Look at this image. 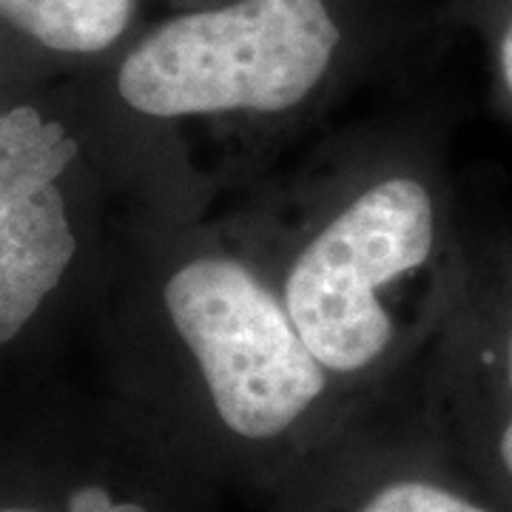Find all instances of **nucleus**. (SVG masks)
<instances>
[{
  "label": "nucleus",
  "instance_id": "nucleus-9",
  "mask_svg": "<svg viewBox=\"0 0 512 512\" xmlns=\"http://www.w3.org/2000/svg\"><path fill=\"white\" fill-rule=\"evenodd\" d=\"M510 387H512V342H510ZM501 458H504V464H507V470H510L512 476V419L507 424V430H504V436H501Z\"/></svg>",
  "mask_w": 512,
  "mask_h": 512
},
{
  "label": "nucleus",
  "instance_id": "nucleus-3",
  "mask_svg": "<svg viewBox=\"0 0 512 512\" xmlns=\"http://www.w3.org/2000/svg\"><path fill=\"white\" fill-rule=\"evenodd\" d=\"M433 239L427 188L396 177L350 202L299 254L285 308L325 370L353 373L382 356L393 325L376 291L424 265Z\"/></svg>",
  "mask_w": 512,
  "mask_h": 512
},
{
  "label": "nucleus",
  "instance_id": "nucleus-4",
  "mask_svg": "<svg viewBox=\"0 0 512 512\" xmlns=\"http://www.w3.org/2000/svg\"><path fill=\"white\" fill-rule=\"evenodd\" d=\"M74 157L77 140L35 106L0 114V345L26 328L72 265L77 239L55 183Z\"/></svg>",
  "mask_w": 512,
  "mask_h": 512
},
{
  "label": "nucleus",
  "instance_id": "nucleus-7",
  "mask_svg": "<svg viewBox=\"0 0 512 512\" xmlns=\"http://www.w3.org/2000/svg\"><path fill=\"white\" fill-rule=\"evenodd\" d=\"M0 512H43L35 507H0ZM66 512H148L137 501H114L103 484H83L69 495Z\"/></svg>",
  "mask_w": 512,
  "mask_h": 512
},
{
  "label": "nucleus",
  "instance_id": "nucleus-8",
  "mask_svg": "<svg viewBox=\"0 0 512 512\" xmlns=\"http://www.w3.org/2000/svg\"><path fill=\"white\" fill-rule=\"evenodd\" d=\"M501 69H504V80H507V86H510L512 92V23L504 40H501Z\"/></svg>",
  "mask_w": 512,
  "mask_h": 512
},
{
  "label": "nucleus",
  "instance_id": "nucleus-6",
  "mask_svg": "<svg viewBox=\"0 0 512 512\" xmlns=\"http://www.w3.org/2000/svg\"><path fill=\"white\" fill-rule=\"evenodd\" d=\"M362 512H490L427 481H396L367 501Z\"/></svg>",
  "mask_w": 512,
  "mask_h": 512
},
{
  "label": "nucleus",
  "instance_id": "nucleus-2",
  "mask_svg": "<svg viewBox=\"0 0 512 512\" xmlns=\"http://www.w3.org/2000/svg\"><path fill=\"white\" fill-rule=\"evenodd\" d=\"M165 308L242 439L279 436L325 390V367L288 308L234 259L188 262L168 279Z\"/></svg>",
  "mask_w": 512,
  "mask_h": 512
},
{
  "label": "nucleus",
  "instance_id": "nucleus-5",
  "mask_svg": "<svg viewBox=\"0 0 512 512\" xmlns=\"http://www.w3.org/2000/svg\"><path fill=\"white\" fill-rule=\"evenodd\" d=\"M134 0H0V20L55 55H100L126 35Z\"/></svg>",
  "mask_w": 512,
  "mask_h": 512
},
{
  "label": "nucleus",
  "instance_id": "nucleus-1",
  "mask_svg": "<svg viewBox=\"0 0 512 512\" xmlns=\"http://www.w3.org/2000/svg\"><path fill=\"white\" fill-rule=\"evenodd\" d=\"M339 46L328 0H231L148 32L123 57L117 92L148 117L274 114L322 83Z\"/></svg>",
  "mask_w": 512,
  "mask_h": 512
}]
</instances>
